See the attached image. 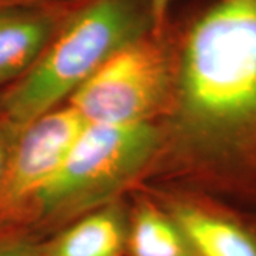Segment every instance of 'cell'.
<instances>
[{"label":"cell","instance_id":"6da1fadb","mask_svg":"<svg viewBox=\"0 0 256 256\" xmlns=\"http://www.w3.org/2000/svg\"><path fill=\"white\" fill-rule=\"evenodd\" d=\"M168 36L171 101L141 184L256 210V0H208Z\"/></svg>","mask_w":256,"mask_h":256},{"label":"cell","instance_id":"7a4b0ae2","mask_svg":"<svg viewBox=\"0 0 256 256\" xmlns=\"http://www.w3.org/2000/svg\"><path fill=\"white\" fill-rule=\"evenodd\" d=\"M154 33L148 0H77L37 63L0 90V118L23 128L64 104L114 54Z\"/></svg>","mask_w":256,"mask_h":256},{"label":"cell","instance_id":"3957f363","mask_svg":"<svg viewBox=\"0 0 256 256\" xmlns=\"http://www.w3.org/2000/svg\"><path fill=\"white\" fill-rule=\"evenodd\" d=\"M161 141L158 124H86L13 238L43 240L142 182Z\"/></svg>","mask_w":256,"mask_h":256},{"label":"cell","instance_id":"277c9868","mask_svg":"<svg viewBox=\"0 0 256 256\" xmlns=\"http://www.w3.org/2000/svg\"><path fill=\"white\" fill-rule=\"evenodd\" d=\"M172 52L168 28L128 44L68 97L86 124H160L172 92Z\"/></svg>","mask_w":256,"mask_h":256},{"label":"cell","instance_id":"5b68a950","mask_svg":"<svg viewBox=\"0 0 256 256\" xmlns=\"http://www.w3.org/2000/svg\"><path fill=\"white\" fill-rule=\"evenodd\" d=\"M84 127V120L62 104L22 130L0 178V236H14L24 212Z\"/></svg>","mask_w":256,"mask_h":256},{"label":"cell","instance_id":"8992f818","mask_svg":"<svg viewBox=\"0 0 256 256\" xmlns=\"http://www.w3.org/2000/svg\"><path fill=\"white\" fill-rule=\"evenodd\" d=\"M172 218L194 256H256V210L175 185H137Z\"/></svg>","mask_w":256,"mask_h":256},{"label":"cell","instance_id":"52a82bcc","mask_svg":"<svg viewBox=\"0 0 256 256\" xmlns=\"http://www.w3.org/2000/svg\"><path fill=\"white\" fill-rule=\"evenodd\" d=\"M77 0L0 6V90L37 63Z\"/></svg>","mask_w":256,"mask_h":256},{"label":"cell","instance_id":"ba28073f","mask_svg":"<svg viewBox=\"0 0 256 256\" xmlns=\"http://www.w3.org/2000/svg\"><path fill=\"white\" fill-rule=\"evenodd\" d=\"M128 201L94 210L40 240L43 256H126Z\"/></svg>","mask_w":256,"mask_h":256},{"label":"cell","instance_id":"9c48e42d","mask_svg":"<svg viewBox=\"0 0 256 256\" xmlns=\"http://www.w3.org/2000/svg\"><path fill=\"white\" fill-rule=\"evenodd\" d=\"M131 192L126 256H194L166 210L141 186Z\"/></svg>","mask_w":256,"mask_h":256},{"label":"cell","instance_id":"30bf717a","mask_svg":"<svg viewBox=\"0 0 256 256\" xmlns=\"http://www.w3.org/2000/svg\"><path fill=\"white\" fill-rule=\"evenodd\" d=\"M0 256H43L40 240L0 236Z\"/></svg>","mask_w":256,"mask_h":256},{"label":"cell","instance_id":"8fae6325","mask_svg":"<svg viewBox=\"0 0 256 256\" xmlns=\"http://www.w3.org/2000/svg\"><path fill=\"white\" fill-rule=\"evenodd\" d=\"M20 132H22V128L16 127L8 120L0 118V178L4 172L12 150L16 144Z\"/></svg>","mask_w":256,"mask_h":256},{"label":"cell","instance_id":"7c38bea8","mask_svg":"<svg viewBox=\"0 0 256 256\" xmlns=\"http://www.w3.org/2000/svg\"><path fill=\"white\" fill-rule=\"evenodd\" d=\"M151 8L154 34L162 36L171 23V8L174 0H148Z\"/></svg>","mask_w":256,"mask_h":256},{"label":"cell","instance_id":"4fadbf2b","mask_svg":"<svg viewBox=\"0 0 256 256\" xmlns=\"http://www.w3.org/2000/svg\"><path fill=\"white\" fill-rule=\"evenodd\" d=\"M37 2H48V0H0V6L23 4V3H37Z\"/></svg>","mask_w":256,"mask_h":256}]
</instances>
